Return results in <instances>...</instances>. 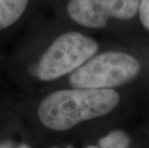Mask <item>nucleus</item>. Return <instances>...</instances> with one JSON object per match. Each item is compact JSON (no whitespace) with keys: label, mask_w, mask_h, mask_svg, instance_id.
Masks as SVG:
<instances>
[{"label":"nucleus","mask_w":149,"mask_h":148,"mask_svg":"<svg viewBox=\"0 0 149 148\" xmlns=\"http://www.w3.org/2000/svg\"><path fill=\"white\" fill-rule=\"evenodd\" d=\"M119 95L112 89H71L55 91L39 107V117L44 126L56 131L109 114L117 106Z\"/></svg>","instance_id":"nucleus-1"},{"label":"nucleus","mask_w":149,"mask_h":148,"mask_svg":"<svg viewBox=\"0 0 149 148\" xmlns=\"http://www.w3.org/2000/svg\"><path fill=\"white\" fill-rule=\"evenodd\" d=\"M141 70L139 61L123 52L99 54L81 65L69 76L76 89H112L132 81Z\"/></svg>","instance_id":"nucleus-2"},{"label":"nucleus","mask_w":149,"mask_h":148,"mask_svg":"<svg viewBox=\"0 0 149 148\" xmlns=\"http://www.w3.org/2000/svg\"><path fill=\"white\" fill-rule=\"evenodd\" d=\"M98 50L96 40L78 32H68L54 40L40 58L36 74L42 81H52L73 72Z\"/></svg>","instance_id":"nucleus-3"},{"label":"nucleus","mask_w":149,"mask_h":148,"mask_svg":"<svg viewBox=\"0 0 149 148\" xmlns=\"http://www.w3.org/2000/svg\"><path fill=\"white\" fill-rule=\"evenodd\" d=\"M141 0H69V17L81 26L103 28L109 18L129 20L139 12Z\"/></svg>","instance_id":"nucleus-4"},{"label":"nucleus","mask_w":149,"mask_h":148,"mask_svg":"<svg viewBox=\"0 0 149 148\" xmlns=\"http://www.w3.org/2000/svg\"><path fill=\"white\" fill-rule=\"evenodd\" d=\"M30 0H0V31L8 29L20 19Z\"/></svg>","instance_id":"nucleus-5"},{"label":"nucleus","mask_w":149,"mask_h":148,"mask_svg":"<svg viewBox=\"0 0 149 148\" xmlns=\"http://www.w3.org/2000/svg\"><path fill=\"white\" fill-rule=\"evenodd\" d=\"M130 144V138L124 132L113 131L107 136L100 138V148H128Z\"/></svg>","instance_id":"nucleus-6"},{"label":"nucleus","mask_w":149,"mask_h":148,"mask_svg":"<svg viewBox=\"0 0 149 148\" xmlns=\"http://www.w3.org/2000/svg\"><path fill=\"white\" fill-rule=\"evenodd\" d=\"M139 20L145 29L149 31V0H141L139 7Z\"/></svg>","instance_id":"nucleus-7"},{"label":"nucleus","mask_w":149,"mask_h":148,"mask_svg":"<svg viewBox=\"0 0 149 148\" xmlns=\"http://www.w3.org/2000/svg\"><path fill=\"white\" fill-rule=\"evenodd\" d=\"M0 148H31L30 146L26 145V144H20L18 146H14L12 143H9V142H6V143H3L0 145Z\"/></svg>","instance_id":"nucleus-8"},{"label":"nucleus","mask_w":149,"mask_h":148,"mask_svg":"<svg viewBox=\"0 0 149 148\" xmlns=\"http://www.w3.org/2000/svg\"><path fill=\"white\" fill-rule=\"evenodd\" d=\"M87 148H100V147H97V146H93V145H91V146H88Z\"/></svg>","instance_id":"nucleus-9"},{"label":"nucleus","mask_w":149,"mask_h":148,"mask_svg":"<svg viewBox=\"0 0 149 148\" xmlns=\"http://www.w3.org/2000/svg\"><path fill=\"white\" fill-rule=\"evenodd\" d=\"M52 148H58V147H52Z\"/></svg>","instance_id":"nucleus-10"}]
</instances>
